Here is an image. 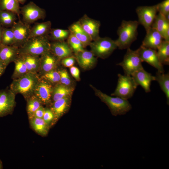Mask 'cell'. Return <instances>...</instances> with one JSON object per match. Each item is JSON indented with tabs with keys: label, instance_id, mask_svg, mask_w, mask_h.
Instances as JSON below:
<instances>
[{
	"label": "cell",
	"instance_id": "33",
	"mask_svg": "<svg viewBox=\"0 0 169 169\" xmlns=\"http://www.w3.org/2000/svg\"><path fill=\"white\" fill-rule=\"evenodd\" d=\"M16 15L11 11L0 10V24L6 27L12 26L15 22Z\"/></svg>",
	"mask_w": 169,
	"mask_h": 169
},
{
	"label": "cell",
	"instance_id": "4",
	"mask_svg": "<svg viewBox=\"0 0 169 169\" xmlns=\"http://www.w3.org/2000/svg\"><path fill=\"white\" fill-rule=\"evenodd\" d=\"M91 86L95 95L107 105L113 115L116 116L124 115L131 109L132 106L128 100L117 96L111 97Z\"/></svg>",
	"mask_w": 169,
	"mask_h": 169
},
{
	"label": "cell",
	"instance_id": "2",
	"mask_svg": "<svg viewBox=\"0 0 169 169\" xmlns=\"http://www.w3.org/2000/svg\"><path fill=\"white\" fill-rule=\"evenodd\" d=\"M139 24L138 21L136 20L122 21L117 31L118 38L115 40L119 49L130 48L132 43L137 39Z\"/></svg>",
	"mask_w": 169,
	"mask_h": 169
},
{
	"label": "cell",
	"instance_id": "44",
	"mask_svg": "<svg viewBox=\"0 0 169 169\" xmlns=\"http://www.w3.org/2000/svg\"><path fill=\"white\" fill-rule=\"evenodd\" d=\"M7 66L0 60V77L4 73Z\"/></svg>",
	"mask_w": 169,
	"mask_h": 169
},
{
	"label": "cell",
	"instance_id": "35",
	"mask_svg": "<svg viewBox=\"0 0 169 169\" xmlns=\"http://www.w3.org/2000/svg\"><path fill=\"white\" fill-rule=\"evenodd\" d=\"M14 42V36L12 28H3L0 44L5 45H13Z\"/></svg>",
	"mask_w": 169,
	"mask_h": 169
},
{
	"label": "cell",
	"instance_id": "43",
	"mask_svg": "<svg viewBox=\"0 0 169 169\" xmlns=\"http://www.w3.org/2000/svg\"><path fill=\"white\" fill-rule=\"evenodd\" d=\"M45 111V108L42 105L35 112L33 116L38 118H43Z\"/></svg>",
	"mask_w": 169,
	"mask_h": 169
},
{
	"label": "cell",
	"instance_id": "6",
	"mask_svg": "<svg viewBox=\"0 0 169 169\" xmlns=\"http://www.w3.org/2000/svg\"><path fill=\"white\" fill-rule=\"evenodd\" d=\"M89 46L95 56L102 59L108 57L117 48L115 41L107 37H100L92 41Z\"/></svg>",
	"mask_w": 169,
	"mask_h": 169
},
{
	"label": "cell",
	"instance_id": "21",
	"mask_svg": "<svg viewBox=\"0 0 169 169\" xmlns=\"http://www.w3.org/2000/svg\"><path fill=\"white\" fill-rule=\"evenodd\" d=\"M75 54L79 65L84 69L93 67L97 62L96 58L91 51L84 50Z\"/></svg>",
	"mask_w": 169,
	"mask_h": 169
},
{
	"label": "cell",
	"instance_id": "49",
	"mask_svg": "<svg viewBox=\"0 0 169 169\" xmlns=\"http://www.w3.org/2000/svg\"></svg>",
	"mask_w": 169,
	"mask_h": 169
},
{
	"label": "cell",
	"instance_id": "37",
	"mask_svg": "<svg viewBox=\"0 0 169 169\" xmlns=\"http://www.w3.org/2000/svg\"><path fill=\"white\" fill-rule=\"evenodd\" d=\"M40 78L47 81L52 85V84H56L60 83V74L58 71L55 69L46 73L40 76Z\"/></svg>",
	"mask_w": 169,
	"mask_h": 169
},
{
	"label": "cell",
	"instance_id": "30",
	"mask_svg": "<svg viewBox=\"0 0 169 169\" xmlns=\"http://www.w3.org/2000/svg\"><path fill=\"white\" fill-rule=\"evenodd\" d=\"M158 57L163 65L169 64V42L164 40L157 50Z\"/></svg>",
	"mask_w": 169,
	"mask_h": 169
},
{
	"label": "cell",
	"instance_id": "11",
	"mask_svg": "<svg viewBox=\"0 0 169 169\" xmlns=\"http://www.w3.org/2000/svg\"><path fill=\"white\" fill-rule=\"evenodd\" d=\"M137 50L142 62H146L157 69L158 71L164 72L163 65L160 61L156 50L141 45Z\"/></svg>",
	"mask_w": 169,
	"mask_h": 169
},
{
	"label": "cell",
	"instance_id": "45",
	"mask_svg": "<svg viewBox=\"0 0 169 169\" xmlns=\"http://www.w3.org/2000/svg\"><path fill=\"white\" fill-rule=\"evenodd\" d=\"M2 25L0 24V43H1V37L2 35V33L3 28L1 26Z\"/></svg>",
	"mask_w": 169,
	"mask_h": 169
},
{
	"label": "cell",
	"instance_id": "20",
	"mask_svg": "<svg viewBox=\"0 0 169 169\" xmlns=\"http://www.w3.org/2000/svg\"><path fill=\"white\" fill-rule=\"evenodd\" d=\"M51 52L59 60L70 57L72 50L65 41H55L51 44Z\"/></svg>",
	"mask_w": 169,
	"mask_h": 169
},
{
	"label": "cell",
	"instance_id": "42",
	"mask_svg": "<svg viewBox=\"0 0 169 169\" xmlns=\"http://www.w3.org/2000/svg\"><path fill=\"white\" fill-rule=\"evenodd\" d=\"M70 71L72 75L77 81L80 80V71L76 67L72 66L70 67Z\"/></svg>",
	"mask_w": 169,
	"mask_h": 169
},
{
	"label": "cell",
	"instance_id": "29",
	"mask_svg": "<svg viewBox=\"0 0 169 169\" xmlns=\"http://www.w3.org/2000/svg\"><path fill=\"white\" fill-rule=\"evenodd\" d=\"M13 62L15 68L11 76L13 80L19 78L28 72L25 64L19 55Z\"/></svg>",
	"mask_w": 169,
	"mask_h": 169
},
{
	"label": "cell",
	"instance_id": "41",
	"mask_svg": "<svg viewBox=\"0 0 169 169\" xmlns=\"http://www.w3.org/2000/svg\"><path fill=\"white\" fill-rule=\"evenodd\" d=\"M74 63V58L72 57H69L62 59V64L66 67H70L73 66Z\"/></svg>",
	"mask_w": 169,
	"mask_h": 169
},
{
	"label": "cell",
	"instance_id": "3",
	"mask_svg": "<svg viewBox=\"0 0 169 169\" xmlns=\"http://www.w3.org/2000/svg\"><path fill=\"white\" fill-rule=\"evenodd\" d=\"M48 35L30 38L19 48V54H27L40 56L51 50V44Z\"/></svg>",
	"mask_w": 169,
	"mask_h": 169
},
{
	"label": "cell",
	"instance_id": "14",
	"mask_svg": "<svg viewBox=\"0 0 169 169\" xmlns=\"http://www.w3.org/2000/svg\"><path fill=\"white\" fill-rule=\"evenodd\" d=\"M81 26L89 36L92 41L100 37L99 30L100 23L99 21L84 15L78 21Z\"/></svg>",
	"mask_w": 169,
	"mask_h": 169
},
{
	"label": "cell",
	"instance_id": "22",
	"mask_svg": "<svg viewBox=\"0 0 169 169\" xmlns=\"http://www.w3.org/2000/svg\"><path fill=\"white\" fill-rule=\"evenodd\" d=\"M70 32L82 43L84 48L89 45L92 40L81 26L78 21L74 22L69 27Z\"/></svg>",
	"mask_w": 169,
	"mask_h": 169
},
{
	"label": "cell",
	"instance_id": "40",
	"mask_svg": "<svg viewBox=\"0 0 169 169\" xmlns=\"http://www.w3.org/2000/svg\"><path fill=\"white\" fill-rule=\"evenodd\" d=\"M58 72L60 75V83L66 86L70 85L71 79L67 71L65 69H63L59 70Z\"/></svg>",
	"mask_w": 169,
	"mask_h": 169
},
{
	"label": "cell",
	"instance_id": "27",
	"mask_svg": "<svg viewBox=\"0 0 169 169\" xmlns=\"http://www.w3.org/2000/svg\"><path fill=\"white\" fill-rule=\"evenodd\" d=\"M155 76V80L159 83L160 88L165 94L167 104L169 105V74H165L157 71Z\"/></svg>",
	"mask_w": 169,
	"mask_h": 169
},
{
	"label": "cell",
	"instance_id": "28",
	"mask_svg": "<svg viewBox=\"0 0 169 169\" xmlns=\"http://www.w3.org/2000/svg\"><path fill=\"white\" fill-rule=\"evenodd\" d=\"M151 27L156 30L162 37L164 32L169 28V21L164 15L159 13L156 15Z\"/></svg>",
	"mask_w": 169,
	"mask_h": 169
},
{
	"label": "cell",
	"instance_id": "36",
	"mask_svg": "<svg viewBox=\"0 0 169 169\" xmlns=\"http://www.w3.org/2000/svg\"><path fill=\"white\" fill-rule=\"evenodd\" d=\"M68 45L75 54L83 51L84 49L81 42L70 32L67 38Z\"/></svg>",
	"mask_w": 169,
	"mask_h": 169
},
{
	"label": "cell",
	"instance_id": "7",
	"mask_svg": "<svg viewBox=\"0 0 169 169\" xmlns=\"http://www.w3.org/2000/svg\"><path fill=\"white\" fill-rule=\"evenodd\" d=\"M127 49L123 60L117 65L122 68L125 74L131 76L135 72L143 68L142 61L137 50H133L130 48Z\"/></svg>",
	"mask_w": 169,
	"mask_h": 169
},
{
	"label": "cell",
	"instance_id": "17",
	"mask_svg": "<svg viewBox=\"0 0 169 169\" xmlns=\"http://www.w3.org/2000/svg\"><path fill=\"white\" fill-rule=\"evenodd\" d=\"M137 85H140L146 93L151 91L152 81L155 80V76L146 71L143 68L134 73L131 75Z\"/></svg>",
	"mask_w": 169,
	"mask_h": 169
},
{
	"label": "cell",
	"instance_id": "31",
	"mask_svg": "<svg viewBox=\"0 0 169 169\" xmlns=\"http://www.w3.org/2000/svg\"><path fill=\"white\" fill-rule=\"evenodd\" d=\"M26 100V111L29 119L33 117L36 111L43 105L39 99L34 95Z\"/></svg>",
	"mask_w": 169,
	"mask_h": 169
},
{
	"label": "cell",
	"instance_id": "39",
	"mask_svg": "<svg viewBox=\"0 0 169 169\" xmlns=\"http://www.w3.org/2000/svg\"><path fill=\"white\" fill-rule=\"evenodd\" d=\"M156 6L159 13L164 16L169 13V0H164Z\"/></svg>",
	"mask_w": 169,
	"mask_h": 169
},
{
	"label": "cell",
	"instance_id": "8",
	"mask_svg": "<svg viewBox=\"0 0 169 169\" xmlns=\"http://www.w3.org/2000/svg\"><path fill=\"white\" fill-rule=\"evenodd\" d=\"M139 24L142 25L146 32L151 28L158 12L156 5L152 6H141L137 8Z\"/></svg>",
	"mask_w": 169,
	"mask_h": 169
},
{
	"label": "cell",
	"instance_id": "23",
	"mask_svg": "<svg viewBox=\"0 0 169 169\" xmlns=\"http://www.w3.org/2000/svg\"><path fill=\"white\" fill-rule=\"evenodd\" d=\"M73 90L72 88L60 83L56 84L53 86L51 103L63 98L71 96Z\"/></svg>",
	"mask_w": 169,
	"mask_h": 169
},
{
	"label": "cell",
	"instance_id": "12",
	"mask_svg": "<svg viewBox=\"0 0 169 169\" xmlns=\"http://www.w3.org/2000/svg\"><path fill=\"white\" fill-rule=\"evenodd\" d=\"M11 28L15 38L13 45L19 48L29 38L31 28L28 24L19 20L17 22H15Z\"/></svg>",
	"mask_w": 169,
	"mask_h": 169
},
{
	"label": "cell",
	"instance_id": "19",
	"mask_svg": "<svg viewBox=\"0 0 169 169\" xmlns=\"http://www.w3.org/2000/svg\"><path fill=\"white\" fill-rule=\"evenodd\" d=\"M19 55V47L15 45H5L0 44V60L7 66L13 62Z\"/></svg>",
	"mask_w": 169,
	"mask_h": 169
},
{
	"label": "cell",
	"instance_id": "38",
	"mask_svg": "<svg viewBox=\"0 0 169 169\" xmlns=\"http://www.w3.org/2000/svg\"><path fill=\"white\" fill-rule=\"evenodd\" d=\"M54 118V114L50 108H45V111L43 119L50 128L53 125V122Z\"/></svg>",
	"mask_w": 169,
	"mask_h": 169
},
{
	"label": "cell",
	"instance_id": "46",
	"mask_svg": "<svg viewBox=\"0 0 169 169\" xmlns=\"http://www.w3.org/2000/svg\"><path fill=\"white\" fill-rule=\"evenodd\" d=\"M19 3L22 4H24L26 2L27 0H17Z\"/></svg>",
	"mask_w": 169,
	"mask_h": 169
},
{
	"label": "cell",
	"instance_id": "10",
	"mask_svg": "<svg viewBox=\"0 0 169 169\" xmlns=\"http://www.w3.org/2000/svg\"><path fill=\"white\" fill-rule=\"evenodd\" d=\"M16 95L10 88L0 90V118L12 114L16 105Z\"/></svg>",
	"mask_w": 169,
	"mask_h": 169
},
{
	"label": "cell",
	"instance_id": "16",
	"mask_svg": "<svg viewBox=\"0 0 169 169\" xmlns=\"http://www.w3.org/2000/svg\"><path fill=\"white\" fill-rule=\"evenodd\" d=\"M71 96H67L51 103L50 109L53 112L54 125L69 109L71 103Z\"/></svg>",
	"mask_w": 169,
	"mask_h": 169
},
{
	"label": "cell",
	"instance_id": "13",
	"mask_svg": "<svg viewBox=\"0 0 169 169\" xmlns=\"http://www.w3.org/2000/svg\"><path fill=\"white\" fill-rule=\"evenodd\" d=\"M53 88L52 84L40 78L35 90L34 95L39 99L43 105H50L51 103Z\"/></svg>",
	"mask_w": 169,
	"mask_h": 169
},
{
	"label": "cell",
	"instance_id": "5",
	"mask_svg": "<svg viewBox=\"0 0 169 169\" xmlns=\"http://www.w3.org/2000/svg\"><path fill=\"white\" fill-rule=\"evenodd\" d=\"M116 87L111 95L128 100L133 96L138 86L131 75L118 74Z\"/></svg>",
	"mask_w": 169,
	"mask_h": 169
},
{
	"label": "cell",
	"instance_id": "25",
	"mask_svg": "<svg viewBox=\"0 0 169 169\" xmlns=\"http://www.w3.org/2000/svg\"><path fill=\"white\" fill-rule=\"evenodd\" d=\"M29 72L38 73L40 67V56L29 54H19Z\"/></svg>",
	"mask_w": 169,
	"mask_h": 169
},
{
	"label": "cell",
	"instance_id": "48",
	"mask_svg": "<svg viewBox=\"0 0 169 169\" xmlns=\"http://www.w3.org/2000/svg\"><path fill=\"white\" fill-rule=\"evenodd\" d=\"M1 0H0V2Z\"/></svg>",
	"mask_w": 169,
	"mask_h": 169
},
{
	"label": "cell",
	"instance_id": "47",
	"mask_svg": "<svg viewBox=\"0 0 169 169\" xmlns=\"http://www.w3.org/2000/svg\"><path fill=\"white\" fill-rule=\"evenodd\" d=\"M3 168V163L2 161L0 160V169Z\"/></svg>",
	"mask_w": 169,
	"mask_h": 169
},
{
	"label": "cell",
	"instance_id": "9",
	"mask_svg": "<svg viewBox=\"0 0 169 169\" xmlns=\"http://www.w3.org/2000/svg\"><path fill=\"white\" fill-rule=\"evenodd\" d=\"M20 10L23 21L27 24L32 23L38 20L44 19L46 16L45 10L32 2L20 8Z\"/></svg>",
	"mask_w": 169,
	"mask_h": 169
},
{
	"label": "cell",
	"instance_id": "18",
	"mask_svg": "<svg viewBox=\"0 0 169 169\" xmlns=\"http://www.w3.org/2000/svg\"><path fill=\"white\" fill-rule=\"evenodd\" d=\"M146 33L141 45L157 50L164 40L163 37L156 30L152 27Z\"/></svg>",
	"mask_w": 169,
	"mask_h": 169
},
{
	"label": "cell",
	"instance_id": "24",
	"mask_svg": "<svg viewBox=\"0 0 169 169\" xmlns=\"http://www.w3.org/2000/svg\"><path fill=\"white\" fill-rule=\"evenodd\" d=\"M28 119L31 128L37 133L42 136L47 135L50 127L43 118L33 117Z\"/></svg>",
	"mask_w": 169,
	"mask_h": 169
},
{
	"label": "cell",
	"instance_id": "15",
	"mask_svg": "<svg viewBox=\"0 0 169 169\" xmlns=\"http://www.w3.org/2000/svg\"><path fill=\"white\" fill-rule=\"evenodd\" d=\"M40 65L38 74L40 77L45 73L55 69L59 59L51 51L40 56Z\"/></svg>",
	"mask_w": 169,
	"mask_h": 169
},
{
	"label": "cell",
	"instance_id": "34",
	"mask_svg": "<svg viewBox=\"0 0 169 169\" xmlns=\"http://www.w3.org/2000/svg\"><path fill=\"white\" fill-rule=\"evenodd\" d=\"M70 33V32L69 29H51L49 37V39L55 41H64L67 39Z\"/></svg>",
	"mask_w": 169,
	"mask_h": 169
},
{
	"label": "cell",
	"instance_id": "1",
	"mask_svg": "<svg viewBox=\"0 0 169 169\" xmlns=\"http://www.w3.org/2000/svg\"><path fill=\"white\" fill-rule=\"evenodd\" d=\"M40 79L38 73L28 72L22 76L13 80L9 88L15 95H22L26 100L34 95Z\"/></svg>",
	"mask_w": 169,
	"mask_h": 169
},
{
	"label": "cell",
	"instance_id": "26",
	"mask_svg": "<svg viewBox=\"0 0 169 169\" xmlns=\"http://www.w3.org/2000/svg\"><path fill=\"white\" fill-rule=\"evenodd\" d=\"M51 23L49 21L36 23L31 29L30 38L48 35L51 29Z\"/></svg>",
	"mask_w": 169,
	"mask_h": 169
},
{
	"label": "cell",
	"instance_id": "32",
	"mask_svg": "<svg viewBox=\"0 0 169 169\" xmlns=\"http://www.w3.org/2000/svg\"><path fill=\"white\" fill-rule=\"evenodd\" d=\"M0 10L12 12L18 16L20 14L19 3L17 0H1Z\"/></svg>",
	"mask_w": 169,
	"mask_h": 169
}]
</instances>
